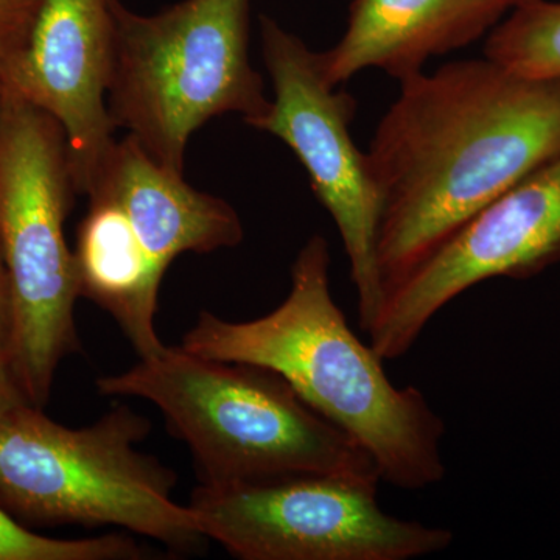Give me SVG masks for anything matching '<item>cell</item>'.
Wrapping results in <instances>:
<instances>
[{
	"instance_id": "obj_1",
	"label": "cell",
	"mask_w": 560,
	"mask_h": 560,
	"mask_svg": "<svg viewBox=\"0 0 560 560\" xmlns=\"http://www.w3.org/2000/svg\"><path fill=\"white\" fill-rule=\"evenodd\" d=\"M560 153V79L453 61L400 81L366 151L381 194L386 291Z\"/></svg>"
},
{
	"instance_id": "obj_2",
	"label": "cell",
	"mask_w": 560,
	"mask_h": 560,
	"mask_svg": "<svg viewBox=\"0 0 560 560\" xmlns=\"http://www.w3.org/2000/svg\"><path fill=\"white\" fill-rule=\"evenodd\" d=\"M329 243L313 235L276 311L232 323L201 312L180 348L280 375L308 405L370 453L382 481L422 490L445 477L444 420L422 390L394 385L383 360L350 329L330 293Z\"/></svg>"
},
{
	"instance_id": "obj_3",
	"label": "cell",
	"mask_w": 560,
	"mask_h": 560,
	"mask_svg": "<svg viewBox=\"0 0 560 560\" xmlns=\"http://www.w3.org/2000/svg\"><path fill=\"white\" fill-rule=\"evenodd\" d=\"M95 386L102 396L153 404L173 436L189 447L202 486L315 474L382 481L359 442L265 368L165 346Z\"/></svg>"
},
{
	"instance_id": "obj_4",
	"label": "cell",
	"mask_w": 560,
	"mask_h": 560,
	"mask_svg": "<svg viewBox=\"0 0 560 560\" xmlns=\"http://www.w3.org/2000/svg\"><path fill=\"white\" fill-rule=\"evenodd\" d=\"M151 422L117 407L69 429L32 404L0 416V506L27 525L116 526L197 551L208 540L189 504L173 500L175 471L138 451Z\"/></svg>"
},
{
	"instance_id": "obj_5",
	"label": "cell",
	"mask_w": 560,
	"mask_h": 560,
	"mask_svg": "<svg viewBox=\"0 0 560 560\" xmlns=\"http://www.w3.org/2000/svg\"><path fill=\"white\" fill-rule=\"evenodd\" d=\"M250 0H183L142 16L113 2L108 110L158 164L184 173L190 136L226 113L271 108L249 61Z\"/></svg>"
},
{
	"instance_id": "obj_6",
	"label": "cell",
	"mask_w": 560,
	"mask_h": 560,
	"mask_svg": "<svg viewBox=\"0 0 560 560\" xmlns=\"http://www.w3.org/2000/svg\"><path fill=\"white\" fill-rule=\"evenodd\" d=\"M77 189L60 121L0 95V243L9 271L10 363L33 407L50 399L58 366L79 352L75 259L65 221Z\"/></svg>"
},
{
	"instance_id": "obj_7",
	"label": "cell",
	"mask_w": 560,
	"mask_h": 560,
	"mask_svg": "<svg viewBox=\"0 0 560 560\" xmlns=\"http://www.w3.org/2000/svg\"><path fill=\"white\" fill-rule=\"evenodd\" d=\"M377 486L319 474L200 485L189 506L208 540L243 560H411L451 547V529L383 511Z\"/></svg>"
},
{
	"instance_id": "obj_8",
	"label": "cell",
	"mask_w": 560,
	"mask_h": 560,
	"mask_svg": "<svg viewBox=\"0 0 560 560\" xmlns=\"http://www.w3.org/2000/svg\"><path fill=\"white\" fill-rule=\"evenodd\" d=\"M260 22L275 98L270 110L249 127L287 143L307 171L316 198L340 231L359 298L360 329L368 334L385 301L377 256L382 201L368 154L350 135L355 98L324 79L318 51L271 18Z\"/></svg>"
},
{
	"instance_id": "obj_9",
	"label": "cell",
	"mask_w": 560,
	"mask_h": 560,
	"mask_svg": "<svg viewBox=\"0 0 560 560\" xmlns=\"http://www.w3.org/2000/svg\"><path fill=\"white\" fill-rule=\"evenodd\" d=\"M560 264V153L504 191L386 291L370 345L404 357L433 316L493 278L528 279Z\"/></svg>"
},
{
	"instance_id": "obj_10",
	"label": "cell",
	"mask_w": 560,
	"mask_h": 560,
	"mask_svg": "<svg viewBox=\"0 0 560 560\" xmlns=\"http://www.w3.org/2000/svg\"><path fill=\"white\" fill-rule=\"evenodd\" d=\"M114 0H39L10 88L55 117L68 139L77 194L86 195L114 145L108 110Z\"/></svg>"
},
{
	"instance_id": "obj_11",
	"label": "cell",
	"mask_w": 560,
	"mask_h": 560,
	"mask_svg": "<svg viewBox=\"0 0 560 560\" xmlns=\"http://www.w3.org/2000/svg\"><path fill=\"white\" fill-rule=\"evenodd\" d=\"M510 9L506 0H353L340 43L318 54L320 72L331 86L366 69L400 83L480 39Z\"/></svg>"
},
{
	"instance_id": "obj_12",
	"label": "cell",
	"mask_w": 560,
	"mask_h": 560,
	"mask_svg": "<svg viewBox=\"0 0 560 560\" xmlns=\"http://www.w3.org/2000/svg\"><path fill=\"white\" fill-rule=\"evenodd\" d=\"M86 195L114 201L127 213L162 275L180 254L213 253L243 241L241 217L230 202L194 189L130 135L110 147Z\"/></svg>"
},
{
	"instance_id": "obj_13",
	"label": "cell",
	"mask_w": 560,
	"mask_h": 560,
	"mask_svg": "<svg viewBox=\"0 0 560 560\" xmlns=\"http://www.w3.org/2000/svg\"><path fill=\"white\" fill-rule=\"evenodd\" d=\"M73 259L80 298H88L117 320L140 359L161 353L165 345L154 329V315L164 275L116 202L90 197Z\"/></svg>"
},
{
	"instance_id": "obj_14",
	"label": "cell",
	"mask_w": 560,
	"mask_h": 560,
	"mask_svg": "<svg viewBox=\"0 0 560 560\" xmlns=\"http://www.w3.org/2000/svg\"><path fill=\"white\" fill-rule=\"evenodd\" d=\"M485 57L517 75L560 79V2L523 0L489 33Z\"/></svg>"
},
{
	"instance_id": "obj_15",
	"label": "cell",
	"mask_w": 560,
	"mask_h": 560,
	"mask_svg": "<svg viewBox=\"0 0 560 560\" xmlns=\"http://www.w3.org/2000/svg\"><path fill=\"white\" fill-rule=\"evenodd\" d=\"M145 551L131 537L105 534L92 539H51L33 533L0 506V560H138Z\"/></svg>"
},
{
	"instance_id": "obj_16",
	"label": "cell",
	"mask_w": 560,
	"mask_h": 560,
	"mask_svg": "<svg viewBox=\"0 0 560 560\" xmlns=\"http://www.w3.org/2000/svg\"><path fill=\"white\" fill-rule=\"evenodd\" d=\"M39 0H0V94L7 92L20 62Z\"/></svg>"
},
{
	"instance_id": "obj_17",
	"label": "cell",
	"mask_w": 560,
	"mask_h": 560,
	"mask_svg": "<svg viewBox=\"0 0 560 560\" xmlns=\"http://www.w3.org/2000/svg\"><path fill=\"white\" fill-rule=\"evenodd\" d=\"M25 404H31V401L22 393L13 368H11L9 355L5 350L0 349V416Z\"/></svg>"
},
{
	"instance_id": "obj_18",
	"label": "cell",
	"mask_w": 560,
	"mask_h": 560,
	"mask_svg": "<svg viewBox=\"0 0 560 560\" xmlns=\"http://www.w3.org/2000/svg\"><path fill=\"white\" fill-rule=\"evenodd\" d=\"M11 334H13V304H11L9 271H7L2 243H0V349L5 350L7 355L10 352Z\"/></svg>"
},
{
	"instance_id": "obj_19",
	"label": "cell",
	"mask_w": 560,
	"mask_h": 560,
	"mask_svg": "<svg viewBox=\"0 0 560 560\" xmlns=\"http://www.w3.org/2000/svg\"><path fill=\"white\" fill-rule=\"evenodd\" d=\"M506 2H510L511 7H515V5H517V3L523 2V0H506Z\"/></svg>"
}]
</instances>
